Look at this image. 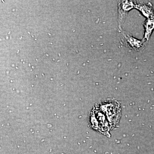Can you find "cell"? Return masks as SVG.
Wrapping results in <instances>:
<instances>
[{"label": "cell", "mask_w": 154, "mask_h": 154, "mask_svg": "<svg viewBox=\"0 0 154 154\" xmlns=\"http://www.w3.org/2000/svg\"><path fill=\"white\" fill-rule=\"evenodd\" d=\"M120 114V107L117 103H102L93 111L91 117L92 126L102 132L108 131L118 122Z\"/></svg>", "instance_id": "6da1fadb"}, {"label": "cell", "mask_w": 154, "mask_h": 154, "mask_svg": "<svg viewBox=\"0 0 154 154\" xmlns=\"http://www.w3.org/2000/svg\"><path fill=\"white\" fill-rule=\"evenodd\" d=\"M123 36H124L123 38L124 42H125L126 44L128 45L129 47L133 49H138L143 45V42L139 41L133 37L128 35L125 36L124 35Z\"/></svg>", "instance_id": "7a4b0ae2"}, {"label": "cell", "mask_w": 154, "mask_h": 154, "mask_svg": "<svg viewBox=\"0 0 154 154\" xmlns=\"http://www.w3.org/2000/svg\"><path fill=\"white\" fill-rule=\"evenodd\" d=\"M144 26L145 28V38L148 40L154 30V17L147 19L145 22Z\"/></svg>", "instance_id": "3957f363"}, {"label": "cell", "mask_w": 154, "mask_h": 154, "mask_svg": "<svg viewBox=\"0 0 154 154\" xmlns=\"http://www.w3.org/2000/svg\"><path fill=\"white\" fill-rule=\"evenodd\" d=\"M140 11L145 17L148 18L154 17V13L151 4L141 5L138 6Z\"/></svg>", "instance_id": "277c9868"}]
</instances>
